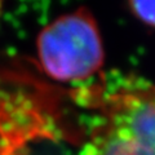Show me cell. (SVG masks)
<instances>
[{
  "instance_id": "cell-4",
  "label": "cell",
  "mask_w": 155,
  "mask_h": 155,
  "mask_svg": "<svg viewBox=\"0 0 155 155\" xmlns=\"http://www.w3.org/2000/svg\"><path fill=\"white\" fill-rule=\"evenodd\" d=\"M4 3H5V0H0V13H2V9L4 7Z\"/></svg>"
},
{
  "instance_id": "cell-3",
  "label": "cell",
  "mask_w": 155,
  "mask_h": 155,
  "mask_svg": "<svg viewBox=\"0 0 155 155\" xmlns=\"http://www.w3.org/2000/svg\"><path fill=\"white\" fill-rule=\"evenodd\" d=\"M130 5L137 17L155 26V0H130Z\"/></svg>"
},
{
  "instance_id": "cell-1",
  "label": "cell",
  "mask_w": 155,
  "mask_h": 155,
  "mask_svg": "<svg viewBox=\"0 0 155 155\" xmlns=\"http://www.w3.org/2000/svg\"><path fill=\"white\" fill-rule=\"evenodd\" d=\"M79 155H155V84L124 79L106 92Z\"/></svg>"
},
{
  "instance_id": "cell-2",
  "label": "cell",
  "mask_w": 155,
  "mask_h": 155,
  "mask_svg": "<svg viewBox=\"0 0 155 155\" xmlns=\"http://www.w3.org/2000/svg\"><path fill=\"white\" fill-rule=\"evenodd\" d=\"M38 56L43 70L62 81L84 79L102 61L97 28L81 12L56 19L40 32Z\"/></svg>"
}]
</instances>
